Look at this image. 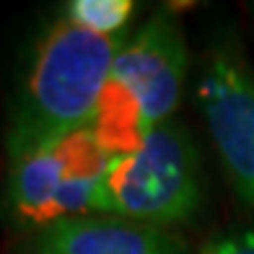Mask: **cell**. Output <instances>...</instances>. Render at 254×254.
<instances>
[{
	"instance_id": "cell-5",
	"label": "cell",
	"mask_w": 254,
	"mask_h": 254,
	"mask_svg": "<svg viewBox=\"0 0 254 254\" xmlns=\"http://www.w3.org/2000/svg\"><path fill=\"white\" fill-rule=\"evenodd\" d=\"M187 75V44L174 13L158 10L130 34L112 67V78L130 88L140 101L145 120L158 127L179 107Z\"/></svg>"
},
{
	"instance_id": "cell-9",
	"label": "cell",
	"mask_w": 254,
	"mask_h": 254,
	"mask_svg": "<svg viewBox=\"0 0 254 254\" xmlns=\"http://www.w3.org/2000/svg\"><path fill=\"white\" fill-rule=\"evenodd\" d=\"M202 254H254V228L218 236L205 247Z\"/></svg>"
},
{
	"instance_id": "cell-2",
	"label": "cell",
	"mask_w": 254,
	"mask_h": 254,
	"mask_svg": "<svg viewBox=\"0 0 254 254\" xmlns=\"http://www.w3.org/2000/svg\"><path fill=\"white\" fill-rule=\"evenodd\" d=\"M200 200L197 148L179 122L169 120L153 127L137 153L109 161L99 184L96 213L166 228L190 221Z\"/></svg>"
},
{
	"instance_id": "cell-7",
	"label": "cell",
	"mask_w": 254,
	"mask_h": 254,
	"mask_svg": "<svg viewBox=\"0 0 254 254\" xmlns=\"http://www.w3.org/2000/svg\"><path fill=\"white\" fill-rule=\"evenodd\" d=\"M151 130L153 127L145 120L140 101L117 78H109V83L99 99L94 122H91V132L96 135V140L107 151V156L122 158L137 153L145 145Z\"/></svg>"
},
{
	"instance_id": "cell-8",
	"label": "cell",
	"mask_w": 254,
	"mask_h": 254,
	"mask_svg": "<svg viewBox=\"0 0 254 254\" xmlns=\"http://www.w3.org/2000/svg\"><path fill=\"white\" fill-rule=\"evenodd\" d=\"M132 10L135 3L130 0H73L67 3L65 13L88 31L101 34V37H114V34H125Z\"/></svg>"
},
{
	"instance_id": "cell-6",
	"label": "cell",
	"mask_w": 254,
	"mask_h": 254,
	"mask_svg": "<svg viewBox=\"0 0 254 254\" xmlns=\"http://www.w3.org/2000/svg\"><path fill=\"white\" fill-rule=\"evenodd\" d=\"M24 254H179V249L166 228L88 213L37 231Z\"/></svg>"
},
{
	"instance_id": "cell-1",
	"label": "cell",
	"mask_w": 254,
	"mask_h": 254,
	"mask_svg": "<svg viewBox=\"0 0 254 254\" xmlns=\"http://www.w3.org/2000/svg\"><path fill=\"white\" fill-rule=\"evenodd\" d=\"M127 37V31L101 37L75 24L67 13L44 31L10 117L8 161L91 127Z\"/></svg>"
},
{
	"instance_id": "cell-3",
	"label": "cell",
	"mask_w": 254,
	"mask_h": 254,
	"mask_svg": "<svg viewBox=\"0 0 254 254\" xmlns=\"http://www.w3.org/2000/svg\"><path fill=\"white\" fill-rule=\"evenodd\" d=\"M107 151L91 127L10 158L5 171V215L18 228L42 231L67 218L96 213Z\"/></svg>"
},
{
	"instance_id": "cell-4",
	"label": "cell",
	"mask_w": 254,
	"mask_h": 254,
	"mask_svg": "<svg viewBox=\"0 0 254 254\" xmlns=\"http://www.w3.org/2000/svg\"><path fill=\"white\" fill-rule=\"evenodd\" d=\"M197 96L231 182L254 205V73L234 50H218L200 78Z\"/></svg>"
}]
</instances>
